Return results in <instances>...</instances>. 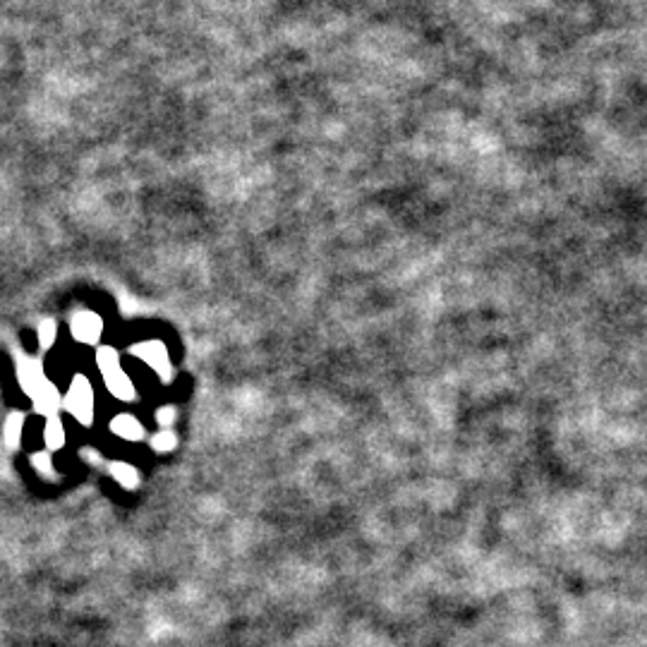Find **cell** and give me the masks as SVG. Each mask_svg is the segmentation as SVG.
Segmentation results:
<instances>
[{"label": "cell", "mask_w": 647, "mask_h": 647, "mask_svg": "<svg viewBox=\"0 0 647 647\" xmlns=\"http://www.w3.org/2000/svg\"><path fill=\"white\" fill-rule=\"evenodd\" d=\"M63 408L84 427H91L94 422V388L84 374H77L70 384L67 396L63 398Z\"/></svg>", "instance_id": "1"}, {"label": "cell", "mask_w": 647, "mask_h": 647, "mask_svg": "<svg viewBox=\"0 0 647 647\" xmlns=\"http://www.w3.org/2000/svg\"><path fill=\"white\" fill-rule=\"evenodd\" d=\"M129 353H132L134 358L144 360V362H147L151 369L161 376V381L173 379V365H170V358H168V350H166V345L161 341L137 343V345L129 348Z\"/></svg>", "instance_id": "2"}, {"label": "cell", "mask_w": 647, "mask_h": 647, "mask_svg": "<svg viewBox=\"0 0 647 647\" xmlns=\"http://www.w3.org/2000/svg\"><path fill=\"white\" fill-rule=\"evenodd\" d=\"M17 379H19L22 391H24L29 398H34L36 393L43 388V384L48 381L46 374H43V369H41V365L36 362V360H19Z\"/></svg>", "instance_id": "3"}, {"label": "cell", "mask_w": 647, "mask_h": 647, "mask_svg": "<svg viewBox=\"0 0 647 647\" xmlns=\"http://www.w3.org/2000/svg\"><path fill=\"white\" fill-rule=\"evenodd\" d=\"M104 331V321L94 312H77L72 319V336L79 343H96Z\"/></svg>", "instance_id": "4"}, {"label": "cell", "mask_w": 647, "mask_h": 647, "mask_svg": "<svg viewBox=\"0 0 647 647\" xmlns=\"http://www.w3.org/2000/svg\"><path fill=\"white\" fill-rule=\"evenodd\" d=\"M104 381H106V388L118 398V401H134V398H137V391H134L132 379H129L120 367L113 369V372H108V374H104Z\"/></svg>", "instance_id": "5"}, {"label": "cell", "mask_w": 647, "mask_h": 647, "mask_svg": "<svg viewBox=\"0 0 647 647\" xmlns=\"http://www.w3.org/2000/svg\"><path fill=\"white\" fill-rule=\"evenodd\" d=\"M34 408H36V413H41V415H46V417H53V415L58 413V410L63 408V396H61V391L56 388V384H51V381H46L43 384V388L39 393H36L34 398Z\"/></svg>", "instance_id": "6"}, {"label": "cell", "mask_w": 647, "mask_h": 647, "mask_svg": "<svg viewBox=\"0 0 647 647\" xmlns=\"http://www.w3.org/2000/svg\"><path fill=\"white\" fill-rule=\"evenodd\" d=\"M111 431L125 441H142L144 436H147L142 422H139L137 417H132V415H118V417H113Z\"/></svg>", "instance_id": "7"}, {"label": "cell", "mask_w": 647, "mask_h": 647, "mask_svg": "<svg viewBox=\"0 0 647 647\" xmlns=\"http://www.w3.org/2000/svg\"><path fill=\"white\" fill-rule=\"evenodd\" d=\"M43 444H46V451H61L65 446V427L61 420H58V415L46 420V427H43Z\"/></svg>", "instance_id": "8"}, {"label": "cell", "mask_w": 647, "mask_h": 647, "mask_svg": "<svg viewBox=\"0 0 647 647\" xmlns=\"http://www.w3.org/2000/svg\"><path fill=\"white\" fill-rule=\"evenodd\" d=\"M111 474L115 477V482L120 484V487H125V489H137V484H139V472L134 470V465H129V463H122V461L111 463Z\"/></svg>", "instance_id": "9"}, {"label": "cell", "mask_w": 647, "mask_h": 647, "mask_svg": "<svg viewBox=\"0 0 647 647\" xmlns=\"http://www.w3.org/2000/svg\"><path fill=\"white\" fill-rule=\"evenodd\" d=\"M22 427H24V417H22L19 413H13L5 420V444H8L10 449H17L19 446Z\"/></svg>", "instance_id": "10"}, {"label": "cell", "mask_w": 647, "mask_h": 647, "mask_svg": "<svg viewBox=\"0 0 647 647\" xmlns=\"http://www.w3.org/2000/svg\"><path fill=\"white\" fill-rule=\"evenodd\" d=\"M96 365H99L101 374H108V372L118 369V367H120L118 350L111 348V345H104V348H99V353H96Z\"/></svg>", "instance_id": "11"}, {"label": "cell", "mask_w": 647, "mask_h": 647, "mask_svg": "<svg viewBox=\"0 0 647 647\" xmlns=\"http://www.w3.org/2000/svg\"><path fill=\"white\" fill-rule=\"evenodd\" d=\"M177 446V436L170 429H161L156 436H151V449L156 453H168Z\"/></svg>", "instance_id": "12"}, {"label": "cell", "mask_w": 647, "mask_h": 647, "mask_svg": "<svg viewBox=\"0 0 647 647\" xmlns=\"http://www.w3.org/2000/svg\"><path fill=\"white\" fill-rule=\"evenodd\" d=\"M31 463H34V468L43 474V477H56V468H53L51 453L48 451L34 453V456H31Z\"/></svg>", "instance_id": "13"}, {"label": "cell", "mask_w": 647, "mask_h": 647, "mask_svg": "<svg viewBox=\"0 0 647 647\" xmlns=\"http://www.w3.org/2000/svg\"><path fill=\"white\" fill-rule=\"evenodd\" d=\"M56 324L53 321H43L41 328H39V343L41 348H51L53 343H56Z\"/></svg>", "instance_id": "14"}, {"label": "cell", "mask_w": 647, "mask_h": 647, "mask_svg": "<svg viewBox=\"0 0 647 647\" xmlns=\"http://www.w3.org/2000/svg\"><path fill=\"white\" fill-rule=\"evenodd\" d=\"M175 417H177V413H175V408H173V406H163V408H159V410H156V422H159L163 429L173 427V422H175Z\"/></svg>", "instance_id": "15"}]
</instances>
